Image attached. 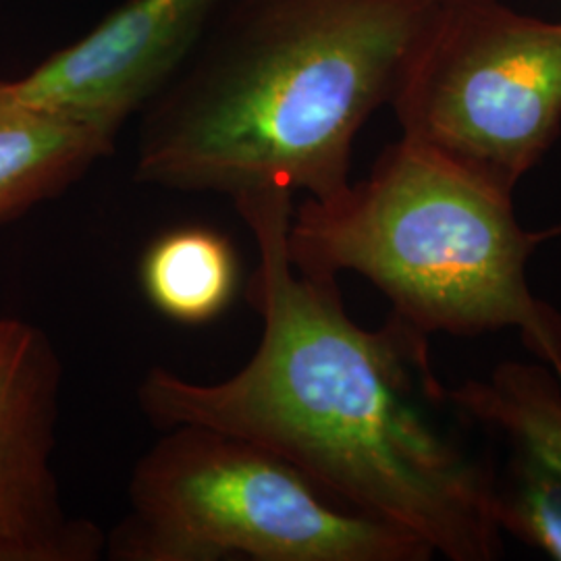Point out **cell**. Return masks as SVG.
Here are the masks:
<instances>
[{
    "label": "cell",
    "mask_w": 561,
    "mask_h": 561,
    "mask_svg": "<svg viewBox=\"0 0 561 561\" xmlns=\"http://www.w3.org/2000/svg\"><path fill=\"white\" fill-rule=\"evenodd\" d=\"M236 210L259 250L248 301L261 314V343L222 381L150 368L138 385L144 416L161 431L196 424L259 443L335 502L435 556L500 560L491 451L437 379L428 335L396 314L364 329L347 314L337 277L291 264V196Z\"/></svg>",
    "instance_id": "obj_1"
},
{
    "label": "cell",
    "mask_w": 561,
    "mask_h": 561,
    "mask_svg": "<svg viewBox=\"0 0 561 561\" xmlns=\"http://www.w3.org/2000/svg\"><path fill=\"white\" fill-rule=\"evenodd\" d=\"M439 0H227L144 108L134 175L171 192L324 201Z\"/></svg>",
    "instance_id": "obj_2"
},
{
    "label": "cell",
    "mask_w": 561,
    "mask_h": 561,
    "mask_svg": "<svg viewBox=\"0 0 561 561\" xmlns=\"http://www.w3.org/2000/svg\"><path fill=\"white\" fill-rule=\"evenodd\" d=\"M537 243L512 194L405 138L366 180L306 198L287 229V254L301 273L362 275L428 337L516 329L561 379V314L526 275Z\"/></svg>",
    "instance_id": "obj_3"
},
{
    "label": "cell",
    "mask_w": 561,
    "mask_h": 561,
    "mask_svg": "<svg viewBox=\"0 0 561 561\" xmlns=\"http://www.w3.org/2000/svg\"><path fill=\"white\" fill-rule=\"evenodd\" d=\"M106 535L113 561H426L400 528L350 510L259 443L210 426L164 428Z\"/></svg>",
    "instance_id": "obj_4"
},
{
    "label": "cell",
    "mask_w": 561,
    "mask_h": 561,
    "mask_svg": "<svg viewBox=\"0 0 561 561\" xmlns=\"http://www.w3.org/2000/svg\"><path fill=\"white\" fill-rule=\"evenodd\" d=\"M401 138L514 196L561 129V23L439 0L403 60Z\"/></svg>",
    "instance_id": "obj_5"
},
{
    "label": "cell",
    "mask_w": 561,
    "mask_h": 561,
    "mask_svg": "<svg viewBox=\"0 0 561 561\" xmlns=\"http://www.w3.org/2000/svg\"><path fill=\"white\" fill-rule=\"evenodd\" d=\"M62 362L34 322L0 319V561H99L101 526L76 516L55 468Z\"/></svg>",
    "instance_id": "obj_6"
},
{
    "label": "cell",
    "mask_w": 561,
    "mask_h": 561,
    "mask_svg": "<svg viewBox=\"0 0 561 561\" xmlns=\"http://www.w3.org/2000/svg\"><path fill=\"white\" fill-rule=\"evenodd\" d=\"M225 2L125 0L83 38L4 85L25 106L117 141L178 76Z\"/></svg>",
    "instance_id": "obj_7"
},
{
    "label": "cell",
    "mask_w": 561,
    "mask_h": 561,
    "mask_svg": "<svg viewBox=\"0 0 561 561\" xmlns=\"http://www.w3.org/2000/svg\"><path fill=\"white\" fill-rule=\"evenodd\" d=\"M484 435L503 535L561 561V379L545 362H503L449 389Z\"/></svg>",
    "instance_id": "obj_8"
},
{
    "label": "cell",
    "mask_w": 561,
    "mask_h": 561,
    "mask_svg": "<svg viewBox=\"0 0 561 561\" xmlns=\"http://www.w3.org/2000/svg\"><path fill=\"white\" fill-rule=\"evenodd\" d=\"M113 150L101 131L21 104L0 81V229L60 196Z\"/></svg>",
    "instance_id": "obj_9"
},
{
    "label": "cell",
    "mask_w": 561,
    "mask_h": 561,
    "mask_svg": "<svg viewBox=\"0 0 561 561\" xmlns=\"http://www.w3.org/2000/svg\"><path fill=\"white\" fill-rule=\"evenodd\" d=\"M140 280L162 317L181 324L219 319L240 285V262L231 241L208 227H178L144 252Z\"/></svg>",
    "instance_id": "obj_10"
}]
</instances>
